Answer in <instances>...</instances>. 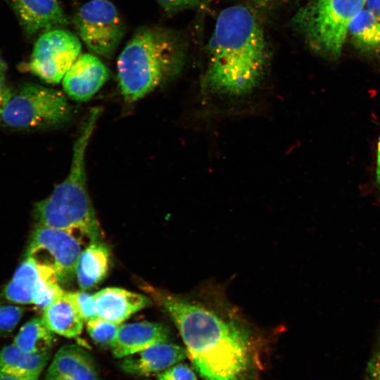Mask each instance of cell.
I'll return each mask as SVG.
<instances>
[{
	"mask_svg": "<svg viewBox=\"0 0 380 380\" xmlns=\"http://www.w3.org/2000/svg\"><path fill=\"white\" fill-rule=\"evenodd\" d=\"M156 294L204 380H243L250 364L251 343L243 327L198 303L167 293Z\"/></svg>",
	"mask_w": 380,
	"mask_h": 380,
	"instance_id": "cell-1",
	"label": "cell"
},
{
	"mask_svg": "<svg viewBox=\"0 0 380 380\" xmlns=\"http://www.w3.org/2000/svg\"><path fill=\"white\" fill-rule=\"evenodd\" d=\"M205 87L213 92L241 96L251 92L265 70L268 50L265 32L249 8L234 5L217 16L208 44Z\"/></svg>",
	"mask_w": 380,
	"mask_h": 380,
	"instance_id": "cell-2",
	"label": "cell"
},
{
	"mask_svg": "<svg viewBox=\"0 0 380 380\" xmlns=\"http://www.w3.org/2000/svg\"><path fill=\"white\" fill-rule=\"evenodd\" d=\"M100 114L99 108L91 110L75 141L67 177L33 211L39 225L65 231L89 243L98 241L99 226L87 187L85 154Z\"/></svg>",
	"mask_w": 380,
	"mask_h": 380,
	"instance_id": "cell-3",
	"label": "cell"
},
{
	"mask_svg": "<svg viewBox=\"0 0 380 380\" xmlns=\"http://www.w3.org/2000/svg\"><path fill=\"white\" fill-rule=\"evenodd\" d=\"M185 44L175 31L159 26L137 30L117 63L121 93L134 102L175 75L183 64Z\"/></svg>",
	"mask_w": 380,
	"mask_h": 380,
	"instance_id": "cell-4",
	"label": "cell"
},
{
	"mask_svg": "<svg viewBox=\"0 0 380 380\" xmlns=\"http://www.w3.org/2000/svg\"><path fill=\"white\" fill-rule=\"evenodd\" d=\"M366 0H309L293 18L292 23L308 46L317 53L337 59L354 18Z\"/></svg>",
	"mask_w": 380,
	"mask_h": 380,
	"instance_id": "cell-5",
	"label": "cell"
},
{
	"mask_svg": "<svg viewBox=\"0 0 380 380\" xmlns=\"http://www.w3.org/2000/svg\"><path fill=\"white\" fill-rule=\"evenodd\" d=\"M72 115L71 106L62 92L28 83L12 94L1 118L8 127L29 129L64 124Z\"/></svg>",
	"mask_w": 380,
	"mask_h": 380,
	"instance_id": "cell-6",
	"label": "cell"
},
{
	"mask_svg": "<svg viewBox=\"0 0 380 380\" xmlns=\"http://www.w3.org/2000/svg\"><path fill=\"white\" fill-rule=\"evenodd\" d=\"M82 41L97 55L111 57L121 42L125 27L115 5L108 0H91L73 17Z\"/></svg>",
	"mask_w": 380,
	"mask_h": 380,
	"instance_id": "cell-7",
	"label": "cell"
},
{
	"mask_svg": "<svg viewBox=\"0 0 380 380\" xmlns=\"http://www.w3.org/2000/svg\"><path fill=\"white\" fill-rule=\"evenodd\" d=\"M80 40L72 32L56 28L43 32L34 44L25 69L50 84L60 82L80 55Z\"/></svg>",
	"mask_w": 380,
	"mask_h": 380,
	"instance_id": "cell-8",
	"label": "cell"
},
{
	"mask_svg": "<svg viewBox=\"0 0 380 380\" xmlns=\"http://www.w3.org/2000/svg\"><path fill=\"white\" fill-rule=\"evenodd\" d=\"M81 252V242L72 234L38 224L32 234L26 257L52 268L59 282H65L75 274Z\"/></svg>",
	"mask_w": 380,
	"mask_h": 380,
	"instance_id": "cell-9",
	"label": "cell"
},
{
	"mask_svg": "<svg viewBox=\"0 0 380 380\" xmlns=\"http://www.w3.org/2000/svg\"><path fill=\"white\" fill-rule=\"evenodd\" d=\"M107 67L91 53L80 54L62 80L63 89L72 99L89 100L109 79Z\"/></svg>",
	"mask_w": 380,
	"mask_h": 380,
	"instance_id": "cell-10",
	"label": "cell"
},
{
	"mask_svg": "<svg viewBox=\"0 0 380 380\" xmlns=\"http://www.w3.org/2000/svg\"><path fill=\"white\" fill-rule=\"evenodd\" d=\"M8 3L28 36L69 24L58 0H8Z\"/></svg>",
	"mask_w": 380,
	"mask_h": 380,
	"instance_id": "cell-11",
	"label": "cell"
},
{
	"mask_svg": "<svg viewBox=\"0 0 380 380\" xmlns=\"http://www.w3.org/2000/svg\"><path fill=\"white\" fill-rule=\"evenodd\" d=\"M187 356L186 348L164 342L122 358L120 367L130 375L150 376L158 375Z\"/></svg>",
	"mask_w": 380,
	"mask_h": 380,
	"instance_id": "cell-12",
	"label": "cell"
},
{
	"mask_svg": "<svg viewBox=\"0 0 380 380\" xmlns=\"http://www.w3.org/2000/svg\"><path fill=\"white\" fill-rule=\"evenodd\" d=\"M169 340V329L163 324L149 322L121 324L110 348L114 357L123 358Z\"/></svg>",
	"mask_w": 380,
	"mask_h": 380,
	"instance_id": "cell-13",
	"label": "cell"
},
{
	"mask_svg": "<svg viewBox=\"0 0 380 380\" xmlns=\"http://www.w3.org/2000/svg\"><path fill=\"white\" fill-rule=\"evenodd\" d=\"M46 380H99L92 357L75 345L62 346L54 355L46 374Z\"/></svg>",
	"mask_w": 380,
	"mask_h": 380,
	"instance_id": "cell-14",
	"label": "cell"
},
{
	"mask_svg": "<svg viewBox=\"0 0 380 380\" xmlns=\"http://www.w3.org/2000/svg\"><path fill=\"white\" fill-rule=\"evenodd\" d=\"M94 298L97 316L118 324L150 303L141 294L116 287L103 289L94 294Z\"/></svg>",
	"mask_w": 380,
	"mask_h": 380,
	"instance_id": "cell-15",
	"label": "cell"
},
{
	"mask_svg": "<svg viewBox=\"0 0 380 380\" xmlns=\"http://www.w3.org/2000/svg\"><path fill=\"white\" fill-rule=\"evenodd\" d=\"M50 358V351L27 353L13 343L0 350V376H10L23 380H38Z\"/></svg>",
	"mask_w": 380,
	"mask_h": 380,
	"instance_id": "cell-16",
	"label": "cell"
},
{
	"mask_svg": "<svg viewBox=\"0 0 380 380\" xmlns=\"http://www.w3.org/2000/svg\"><path fill=\"white\" fill-rule=\"evenodd\" d=\"M42 319L54 334L67 338L79 336L84 320L67 292L43 310Z\"/></svg>",
	"mask_w": 380,
	"mask_h": 380,
	"instance_id": "cell-17",
	"label": "cell"
},
{
	"mask_svg": "<svg viewBox=\"0 0 380 380\" xmlns=\"http://www.w3.org/2000/svg\"><path fill=\"white\" fill-rule=\"evenodd\" d=\"M109 251L99 241L91 242L82 251L75 275L82 290L94 287L106 276L109 267Z\"/></svg>",
	"mask_w": 380,
	"mask_h": 380,
	"instance_id": "cell-18",
	"label": "cell"
},
{
	"mask_svg": "<svg viewBox=\"0 0 380 380\" xmlns=\"http://www.w3.org/2000/svg\"><path fill=\"white\" fill-rule=\"evenodd\" d=\"M39 277V265L32 258L25 257L11 280L5 286L4 297L14 303L32 304Z\"/></svg>",
	"mask_w": 380,
	"mask_h": 380,
	"instance_id": "cell-19",
	"label": "cell"
},
{
	"mask_svg": "<svg viewBox=\"0 0 380 380\" xmlns=\"http://www.w3.org/2000/svg\"><path fill=\"white\" fill-rule=\"evenodd\" d=\"M348 35L354 46L369 54L380 53V20L364 8L353 20Z\"/></svg>",
	"mask_w": 380,
	"mask_h": 380,
	"instance_id": "cell-20",
	"label": "cell"
},
{
	"mask_svg": "<svg viewBox=\"0 0 380 380\" xmlns=\"http://www.w3.org/2000/svg\"><path fill=\"white\" fill-rule=\"evenodd\" d=\"M55 339V334L42 319L34 317L22 326L13 343L25 353H42L50 351Z\"/></svg>",
	"mask_w": 380,
	"mask_h": 380,
	"instance_id": "cell-21",
	"label": "cell"
},
{
	"mask_svg": "<svg viewBox=\"0 0 380 380\" xmlns=\"http://www.w3.org/2000/svg\"><path fill=\"white\" fill-rule=\"evenodd\" d=\"M38 265L40 277L34 291L32 304L43 311L61 298L65 291L60 286L56 272L52 268Z\"/></svg>",
	"mask_w": 380,
	"mask_h": 380,
	"instance_id": "cell-22",
	"label": "cell"
},
{
	"mask_svg": "<svg viewBox=\"0 0 380 380\" xmlns=\"http://www.w3.org/2000/svg\"><path fill=\"white\" fill-rule=\"evenodd\" d=\"M120 325L97 317L87 322V329L94 342L110 347L117 336Z\"/></svg>",
	"mask_w": 380,
	"mask_h": 380,
	"instance_id": "cell-23",
	"label": "cell"
},
{
	"mask_svg": "<svg viewBox=\"0 0 380 380\" xmlns=\"http://www.w3.org/2000/svg\"><path fill=\"white\" fill-rule=\"evenodd\" d=\"M67 293L73 301L84 322H87L98 317L94 295L82 291H68Z\"/></svg>",
	"mask_w": 380,
	"mask_h": 380,
	"instance_id": "cell-24",
	"label": "cell"
},
{
	"mask_svg": "<svg viewBox=\"0 0 380 380\" xmlns=\"http://www.w3.org/2000/svg\"><path fill=\"white\" fill-rule=\"evenodd\" d=\"M23 314V309L19 306L0 303V335L12 331Z\"/></svg>",
	"mask_w": 380,
	"mask_h": 380,
	"instance_id": "cell-25",
	"label": "cell"
},
{
	"mask_svg": "<svg viewBox=\"0 0 380 380\" xmlns=\"http://www.w3.org/2000/svg\"><path fill=\"white\" fill-rule=\"evenodd\" d=\"M156 376L157 380H198L196 374L191 367L179 362Z\"/></svg>",
	"mask_w": 380,
	"mask_h": 380,
	"instance_id": "cell-26",
	"label": "cell"
},
{
	"mask_svg": "<svg viewBox=\"0 0 380 380\" xmlns=\"http://www.w3.org/2000/svg\"><path fill=\"white\" fill-rule=\"evenodd\" d=\"M156 1L169 14L195 8L202 5L201 0H156Z\"/></svg>",
	"mask_w": 380,
	"mask_h": 380,
	"instance_id": "cell-27",
	"label": "cell"
},
{
	"mask_svg": "<svg viewBox=\"0 0 380 380\" xmlns=\"http://www.w3.org/2000/svg\"><path fill=\"white\" fill-rule=\"evenodd\" d=\"M368 380H380V343L367 367Z\"/></svg>",
	"mask_w": 380,
	"mask_h": 380,
	"instance_id": "cell-28",
	"label": "cell"
},
{
	"mask_svg": "<svg viewBox=\"0 0 380 380\" xmlns=\"http://www.w3.org/2000/svg\"><path fill=\"white\" fill-rule=\"evenodd\" d=\"M12 96V93L6 84L4 72H0V117Z\"/></svg>",
	"mask_w": 380,
	"mask_h": 380,
	"instance_id": "cell-29",
	"label": "cell"
},
{
	"mask_svg": "<svg viewBox=\"0 0 380 380\" xmlns=\"http://www.w3.org/2000/svg\"><path fill=\"white\" fill-rule=\"evenodd\" d=\"M365 8L380 20V0H366Z\"/></svg>",
	"mask_w": 380,
	"mask_h": 380,
	"instance_id": "cell-30",
	"label": "cell"
},
{
	"mask_svg": "<svg viewBox=\"0 0 380 380\" xmlns=\"http://www.w3.org/2000/svg\"><path fill=\"white\" fill-rule=\"evenodd\" d=\"M251 4L260 7V8H267L272 6H274L277 4H279L284 0H246Z\"/></svg>",
	"mask_w": 380,
	"mask_h": 380,
	"instance_id": "cell-31",
	"label": "cell"
},
{
	"mask_svg": "<svg viewBox=\"0 0 380 380\" xmlns=\"http://www.w3.org/2000/svg\"><path fill=\"white\" fill-rule=\"evenodd\" d=\"M377 180L380 184V138L377 145V167H376Z\"/></svg>",
	"mask_w": 380,
	"mask_h": 380,
	"instance_id": "cell-32",
	"label": "cell"
},
{
	"mask_svg": "<svg viewBox=\"0 0 380 380\" xmlns=\"http://www.w3.org/2000/svg\"><path fill=\"white\" fill-rule=\"evenodd\" d=\"M6 65L5 63L0 58V72H5Z\"/></svg>",
	"mask_w": 380,
	"mask_h": 380,
	"instance_id": "cell-33",
	"label": "cell"
},
{
	"mask_svg": "<svg viewBox=\"0 0 380 380\" xmlns=\"http://www.w3.org/2000/svg\"><path fill=\"white\" fill-rule=\"evenodd\" d=\"M0 380H23L14 377H10V376H0Z\"/></svg>",
	"mask_w": 380,
	"mask_h": 380,
	"instance_id": "cell-34",
	"label": "cell"
},
{
	"mask_svg": "<svg viewBox=\"0 0 380 380\" xmlns=\"http://www.w3.org/2000/svg\"><path fill=\"white\" fill-rule=\"evenodd\" d=\"M212 0H203L202 5L205 7V5H207L208 3H210Z\"/></svg>",
	"mask_w": 380,
	"mask_h": 380,
	"instance_id": "cell-35",
	"label": "cell"
},
{
	"mask_svg": "<svg viewBox=\"0 0 380 380\" xmlns=\"http://www.w3.org/2000/svg\"><path fill=\"white\" fill-rule=\"evenodd\" d=\"M59 380H69V379H59Z\"/></svg>",
	"mask_w": 380,
	"mask_h": 380,
	"instance_id": "cell-36",
	"label": "cell"
}]
</instances>
